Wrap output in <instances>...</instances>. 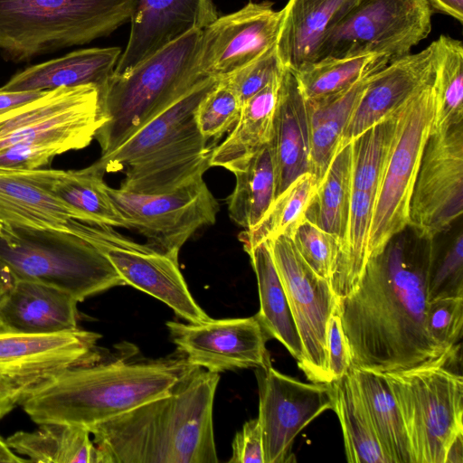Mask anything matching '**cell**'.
<instances>
[{"instance_id":"6da1fadb","label":"cell","mask_w":463,"mask_h":463,"mask_svg":"<svg viewBox=\"0 0 463 463\" xmlns=\"http://www.w3.org/2000/svg\"><path fill=\"white\" fill-rule=\"evenodd\" d=\"M393 237L371 257L356 287L337 299L350 367L389 373L436 363L455 353L426 326L431 247Z\"/></svg>"},{"instance_id":"7a4b0ae2","label":"cell","mask_w":463,"mask_h":463,"mask_svg":"<svg viewBox=\"0 0 463 463\" xmlns=\"http://www.w3.org/2000/svg\"><path fill=\"white\" fill-rule=\"evenodd\" d=\"M218 373L195 369L170 393L89 428L98 463H216Z\"/></svg>"},{"instance_id":"3957f363","label":"cell","mask_w":463,"mask_h":463,"mask_svg":"<svg viewBox=\"0 0 463 463\" xmlns=\"http://www.w3.org/2000/svg\"><path fill=\"white\" fill-rule=\"evenodd\" d=\"M197 368L180 354L141 362L97 361L51 376L21 404L37 424L64 422L89 429L170 393Z\"/></svg>"},{"instance_id":"277c9868","label":"cell","mask_w":463,"mask_h":463,"mask_svg":"<svg viewBox=\"0 0 463 463\" xmlns=\"http://www.w3.org/2000/svg\"><path fill=\"white\" fill-rule=\"evenodd\" d=\"M219 79L198 83L95 165L105 174L122 172L119 188L139 194L169 193L203 176L213 148L198 128L196 109Z\"/></svg>"},{"instance_id":"5b68a950","label":"cell","mask_w":463,"mask_h":463,"mask_svg":"<svg viewBox=\"0 0 463 463\" xmlns=\"http://www.w3.org/2000/svg\"><path fill=\"white\" fill-rule=\"evenodd\" d=\"M202 29L168 43L131 71L112 75L99 91L104 123L95 134L106 156L179 99L203 77L198 69Z\"/></svg>"},{"instance_id":"8992f818","label":"cell","mask_w":463,"mask_h":463,"mask_svg":"<svg viewBox=\"0 0 463 463\" xmlns=\"http://www.w3.org/2000/svg\"><path fill=\"white\" fill-rule=\"evenodd\" d=\"M137 0H0V51L24 61L81 45L130 21Z\"/></svg>"},{"instance_id":"52a82bcc","label":"cell","mask_w":463,"mask_h":463,"mask_svg":"<svg viewBox=\"0 0 463 463\" xmlns=\"http://www.w3.org/2000/svg\"><path fill=\"white\" fill-rule=\"evenodd\" d=\"M0 264L13 279L53 287L78 302L126 285L100 250L67 232L18 228L0 222Z\"/></svg>"},{"instance_id":"ba28073f","label":"cell","mask_w":463,"mask_h":463,"mask_svg":"<svg viewBox=\"0 0 463 463\" xmlns=\"http://www.w3.org/2000/svg\"><path fill=\"white\" fill-rule=\"evenodd\" d=\"M454 354L383 373L403 420L413 463H444L449 442L463 430V378L446 367Z\"/></svg>"},{"instance_id":"9c48e42d","label":"cell","mask_w":463,"mask_h":463,"mask_svg":"<svg viewBox=\"0 0 463 463\" xmlns=\"http://www.w3.org/2000/svg\"><path fill=\"white\" fill-rule=\"evenodd\" d=\"M434 77L435 72L399 110L394 139L373 201L369 259L409 226L413 187L432 129Z\"/></svg>"},{"instance_id":"30bf717a","label":"cell","mask_w":463,"mask_h":463,"mask_svg":"<svg viewBox=\"0 0 463 463\" xmlns=\"http://www.w3.org/2000/svg\"><path fill=\"white\" fill-rule=\"evenodd\" d=\"M432 14L426 0H358L329 32L317 61L369 54L401 59L428 37Z\"/></svg>"},{"instance_id":"8fae6325","label":"cell","mask_w":463,"mask_h":463,"mask_svg":"<svg viewBox=\"0 0 463 463\" xmlns=\"http://www.w3.org/2000/svg\"><path fill=\"white\" fill-rule=\"evenodd\" d=\"M108 194L127 229L175 260L198 230L215 222L219 204L203 176L165 194H139L108 186Z\"/></svg>"},{"instance_id":"7c38bea8","label":"cell","mask_w":463,"mask_h":463,"mask_svg":"<svg viewBox=\"0 0 463 463\" xmlns=\"http://www.w3.org/2000/svg\"><path fill=\"white\" fill-rule=\"evenodd\" d=\"M103 124L94 85L61 87L0 113V151L18 143L61 142L71 150L88 146Z\"/></svg>"},{"instance_id":"4fadbf2b","label":"cell","mask_w":463,"mask_h":463,"mask_svg":"<svg viewBox=\"0 0 463 463\" xmlns=\"http://www.w3.org/2000/svg\"><path fill=\"white\" fill-rule=\"evenodd\" d=\"M67 228L100 250L125 281L171 307L189 323L211 317L195 302L180 271L178 260L120 234L113 227L71 219Z\"/></svg>"},{"instance_id":"5bb4252c","label":"cell","mask_w":463,"mask_h":463,"mask_svg":"<svg viewBox=\"0 0 463 463\" xmlns=\"http://www.w3.org/2000/svg\"><path fill=\"white\" fill-rule=\"evenodd\" d=\"M266 241L301 340L303 360L298 365L310 382L330 383L327 325L337 298L329 281L304 261L291 238L280 235Z\"/></svg>"},{"instance_id":"9a60e30c","label":"cell","mask_w":463,"mask_h":463,"mask_svg":"<svg viewBox=\"0 0 463 463\" xmlns=\"http://www.w3.org/2000/svg\"><path fill=\"white\" fill-rule=\"evenodd\" d=\"M463 213L462 123L431 132L425 145L410 206L409 226L431 241Z\"/></svg>"},{"instance_id":"2e32d148","label":"cell","mask_w":463,"mask_h":463,"mask_svg":"<svg viewBox=\"0 0 463 463\" xmlns=\"http://www.w3.org/2000/svg\"><path fill=\"white\" fill-rule=\"evenodd\" d=\"M259 416L264 463L291 461L298 433L326 410L333 409L330 383H306L269 365L256 368Z\"/></svg>"},{"instance_id":"e0dca14e","label":"cell","mask_w":463,"mask_h":463,"mask_svg":"<svg viewBox=\"0 0 463 463\" xmlns=\"http://www.w3.org/2000/svg\"><path fill=\"white\" fill-rule=\"evenodd\" d=\"M165 325L177 353L193 366L219 373L271 365L266 347L270 337L255 316Z\"/></svg>"},{"instance_id":"ac0fdd59","label":"cell","mask_w":463,"mask_h":463,"mask_svg":"<svg viewBox=\"0 0 463 463\" xmlns=\"http://www.w3.org/2000/svg\"><path fill=\"white\" fill-rule=\"evenodd\" d=\"M282 12L273 3L250 1L236 12L217 16L202 29L198 69L222 78L276 46Z\"/></svg>"},{"instance_id":"d6986e66","label":"cell","mask_w":463,"mask_h":463,"mask_svg":"<svg viewBox=\"0 0 463 463\" xmlns=\"http://www.w3.org/2000/svg\"><path fill=\"white\" fill-rule=\"evenodd\" d=\"M100 335L76 328L54 334H26L0 328V375L35 386L61 371L100 360Z\"/></svg>"},{"instance_id":"ffe728a7","label":"cell","mask_w":463,"mask_h":463,"mask_svg":"<svg viewBox=\"0 0 463 463\" xmlns=\"http://www.w3.org/2000/svg\"><path fill=\"white\" fill-rule=\"evenodd\" d=\"M217 17L213 0H137L130 33L113 74L128 72L160 48Z\"/></svg>"},{"instance_id":"44dd1931","label":"cell","mask_w":463,"mask_h":463,"mask_svg":"<svg viewBox=\"0 0 463 463\" xmlns=\"http://www.w3.org/2000/svg\"><path fill=\"white\" fill-rule=\"evenodd\" d=\"M436 64L434 41L420 52L391 61L374 73L345 128L339 148L399 109L431 79Z\"/></svg>"},{"instance_id":"7402d4cb","label":"cell","mask_w":463,"mask_h":463,"mask_svg":"<svg viewBox=\"0 0 463 463\" xmlns=\"http://www.w3.org/2000/svg\"><path fill=\"white\" fill-rule=\"evenodd\" d=\"M61 170L0 169V222L26 229L68 232L79 214L61 202L52 191Z\"/></svg>"},{"instance_id":"603a6c76","label":"cell","mask_w":463,"mask_h":463,"mask_svg":"<svg viewBox=\"0 0 463 463\" xmlns=\"http://www.w3.org/2000/svg\"><path fill=\"white\" fill-rule=\"evenodd\" d=\"M78 301L53 287L13 279L0 298V328L26 334H54L78 328Z\"/></svg>"},{"instance_id":"cb8c5ba5","label":"cell","mask_w":463,"mask_h":463,"mask_svg":"<svg viewBox=\"0 0 463 463\" xmlns=\"http://www.w3.org/2000/svg\"><path fill=\"white\" fill-rule=\"evenodd\" d=\"M358 0H288L276 43L280 65L290 71L314 62L329 32Z\"/></svg>"},{"instance_id":"d4e9b609","label":"cell","mask_w":463,"mask_h":463,"mask_svg":"<svg viewBox=\"0 0 463 463\" xmlns=\"http://www.w3.org/2000/svg\"><path fill=\"white\" fill-rule=\"evenodd\" d=\"M269 146L274 165L276 197L297 177L310 172L306 100L294 74L284 67Z\"/></svg>"},{"instance_id":"484cf974","label":"cell","mask_w":463,"mask_h":463,"mask_svg":"<svg viewBox=\"0 0 463 463\" xmlns=\"http://www.w3.org/2000/svg\"><path fill=\"white\" fill-rule=\"evenodd\" d=\"M122 53L119 47L74 51L26 68L0 89L7 91H45L61 87L94 85L99 90L114 72Z\"/></svg>"},{"instance_id":"4316f807","label":"cell","mask_w":463,"mask_h":463,"mask_svg":"<svg viewBox=\"0 0 463 463\" xmlns=\"http://www.w3.org/2000/svg\"><path fill=\"white\" fill-rule=\"evenodd\" d=\"M281 72L242 103L240 118L227 137L211 152L209 165L232 174L241 170L269 143L278 102Z\"/></svg>"},{"instance_id":"83f0119b","label":"cell","mask_w":463,"mask_h":463,"mask_svg":"<svg viewBox=\"0 0 463 463\" xmlns=\"http://www.w3.org/2000/svg\"><path fill=\"white\" fill-rule=\"evenodd\" d=\"M373 74L336 93L305 99L309 131L310 173L318 184L338 150L345 128Z\"/></svg>"},{"instance_id":"f1b7e54d","label":"cell","mask_w":463,"mask_h":463,"mask_svg":"<svg viewBox=\"0 0 463 463\" xmlns=\"http://www.w3.org/2000/svg\"><path fill=\"white\" fill-rule=\"evenodd\" d=\"M244 250L257 279L260 310L255 317L269 337L280 342L299 364L303 360L301 340L268 242Z\"/></svg>"},{"instance_id":"f546056e","label":"cell","mask_w":463,"mask_h":463,"mask_svg":"<svg viewBox=\"0 0 463 463\" xmlns=\"http://www.w3.org/2000/svg\"><path fill=\"white\" fill-rule=\"evenodd\" d=\"M349 369L388 462L413 463L403 420L384 373L362 368Z\"/></svg>"},{"instance_id":"4dcf8cb0","label":"cell","mask_w":463,"mask_h":463,"mask_svg":"<svg viewBox=\"0 0 463 463\" xmlns=\"http://www.w3.org/2000/svg\"><path fill=\"white\" fill-rule=\"evenodd\" d=\"M7 445L31 462L98 463L97 449L89 429L64 422H43L33 431H17L5 439Z\"/></svg>"},{"instance_id":"1f68e13d","label":"cell","mask_w":463,"mask_h":463,"mask_svg":"<svg viewBox=\"0 0 463 463\" xmlns=\"http://www.w3.org/2000/svg\"><path fill=\"white\" fill-rule=\"evenodd\" d=\"M333 411L339 420L347 462L389 463L373 429L368 412L349 371L331 383Z\"/></svg>"},{"instance_id":"d6a6232c","label":"cell","mask_w":463,"mask_h":463,"mask_svg":"<svg viewBox=\"0 0 463 463\" xmlns=\"http://www.w3.org/2000/svg\"><path fill=\"white\" fill-rule=\"evenodd\" d=\"M233 175L235 187L228 197L230 218L244 230H252L263 219L275 199V172L269 144Z\"/></svg>"},{"instance_id":"836d02e7","label":"cell","mask_w":463,"mask_h":463,"mask_svg":"<svg viewBox=\"0 0 463 463\" xmlns=\"http://www.w3.org/2000/svg\"><path fill=\"white\" fill-rule=\"evenodd\" d=\"M104 175L95 163L80 170H61L53 181L52 191L79 214L80 222L126 228L108 194Z\"/></svg>"},{"instance_id":"e575fe53","label":"cell","mask_w":463,"mask_h":463,"mask_svg":"<svg viewBox=\"0 0 463 463\" xmlns=\"http://www.w3.org/2000/svg\"><path fill=\"white\" fill-rule=\"evenodd\" d=\"M373 201L371 194L353 190L348 222L330 281L337 299L356 287L369 260V231Z\"/></svg>"},{"instance_id":"d590c367","label":"cell","mask_w":463,"mask_h":463,"mask_svg":"<svg viewBox=\"0 0 463 463\" xmlns=\"http://www.w3.org/2000/svg\"><path fill=\"white\" fill-rule=\"evenodd\" d=\"M318 183L307 172L297 177L281 194L277 195L260 222L252 230L239 234L243 249L250 248L267 240L284 235L292 238L307 218Z\"/></svg>"},{"instance_id":"8d00e7d4","label":"cell","mask_w":463,"mask_h":463,"mask_svg":"<svg viewBox=\"0 0 463 463\" xmlns=\"http://www.w3.org/2000/svg\"><path fill=\"white\" fill-rule=\"evenodd\" d=\"M351 143L339 148L319 182L307 216L340 239L345 236L352 197Z\"/></svg>"},{"instance_id":"74e56055","label":"cell","mask_w":463,"mask_h":463,"mask_svg":"<svg viewBox=\"0 0 463 463\" xmlns=\"http://www.w3.org/2000/svg\"><path fill=\"white\" fill-rule=\"evenodd\" d=\"M390 62L385 55L381 54L326 58L307 63L291 71L305 99L311 100L336 93L381 71Z\"/></svg>"},{"instance_id":"f35d334b","label":"cell","mask_w":463,"mask_h":463,"mask_svg":"<svg viewBox=\"0 0 463 463\" xmlns=\"http://www.w3.org/2000/svg\"><path fill=\"white\" fill-rule=\"evenodd\" d=\"M434 77L435 108L431 132L442 131L463 119V44L448 35L437 40Z\"/></svg>"},{"instance_id":"ab89813d","label":"cell","mask_w":463,"mask_h":463,"mask_svg":"<svg viewBox=\"0 0 463 463\" xmlns=\"http://www.w3.org/2000/svg\"><path fill=\"white\" fill-rule=\"evenodd\" d=\"M400 109L351 142L353 190L367 192L375 197L394 139Z\"/></svg>"},{"instance_id":"60d3db41","label":"cell","mask_w":463,"mask_h":463,"mask_svg":"<svg viewBox=\"0 0 463 463\" xmlns=\"http://www.w3.org/2000/svg\"><path fill=\"white\" fill-rule=\"evenodd\" d=\"M291 240L309 268L330 283L340 254V239L321 229L307 217Z\"/></svg>"},{"instance_id":"b9f144b4","label":"cell","mask_w":463,"mask_h":463,"mask_svg":"<svg viewBox=\"0 0 463 463\" xmlns=\"http://www.w3.org/2000/svg\"><path fill=\"white\" fill-rule=\"evenodd\" d=\"M241 107L234 90L219 79L196 109V121L202 135L209 142L230 132L240 118Z\"/></svg>"},{"instance_id":"7bdbcfd3","label":"cell","mask_w":463,"mask_h":463,"mask_svg":"<svg viewBox=\"0 0 463 463\" xmlns=\"http://www.w3.org/2000/svg\"><path fill=\"white\" fill-rule=\"evenodd\" d=\"M427 292L429 300L440 297L463 296L462 233L457 236L439 260L430 257Z\"/></svg>"},{"instance_id":"ee69618b","label":"cell","mask_w":463,"mask_h":463,"mask_svg":"<svg viewBox=\"0 0 463 463\" xmlns=\"http://www.w3.org/2000/svg\"><path fill=\"white\" fill-rule=\"evenodd\" d=\"M426 326L432 339L453 350L462 335L463 296L440 297L428 301Z\"/></svg>"},{"instance_id":"f6af8a7d","label":"cell","mask_w":463,"mask_h":463,"mask_svg":"<svg viewBox=\"0 0 463 463\" xmlns=\"http://www.w3.org/2000/svg\"><path fill=\"white\" fill-rule=\"evenodd\" d=\"M281 70L275 46L250 63L220 79L234 90L243 103L275 79Z\"/></svg>"},{"instance_id":"bcb514c9","label":"cell","mask_w":463,"mask_h":463,"mask_svg":"<svg viewBox=\"0 0 463 463\" xmlns=\"http://www.w3.org/2000/svg\"><path fill=\"white\" fill-rule=\"evenodd\" d=\"M71 150L54 141L18 143L0 151L1 170H33L50 162L55 156Z\"/></svg>"},{"instance_id":"7dc6e473","label":"cell","mask_w":463,"mask_h":463,"mask_svg":"<svg viewBox=\"0 0 463 463\" xmlns=\"http://www.w3.org/2000/svg\"><path fill=\"white\" fill-rule=\"evenodd\" d=\"M326 349L327 370L333 382L344 376L350 368L348 346L336 308L328 320Z\"/></svg>"},{"instance_id":"c3c4849f","label":"cell","mask_w":463,"mask_h":463,"mask_svg":"<svg viewBox=\"0 0 463 463\" xmlns=\"http://www.w3.org/2000/svg\"><path fill=\"white\" fill-rule=\"evenodd\" d=\"M231 463H264L261 429L258 418L246 421L234 436Z\"/></svg>"},{"instance_id":"681fc988","label":"cell","mask_w":463,"mask_h":463,"mask_svg":"<svg viewBox=\"0 0 463 463\" xmlns=\"http://www.w3.org/2000/svg\"><path fill=\"white\" fill-rule=\"evenodd\" d=\"M34 386L25 380L0 375V419L21 403Z\"/></svg>"},{"instance_id":"f907efd6","label":"cell","mask_w":463,"mask_h":463,"mask_svg":"<svg viewBox=\"0 0 463 463\" xmlns=\"http://www.w3.org/2000/svg\"><path fill=\"white\" fill-rule=\"evenodd\" d=\"M44 91H7L0 89V113L5 112L33 99Z\"/></svg>"},{"instance_id":"816d5d0a","label":"cell","mask_w":463,"mask_h":463,"mask_svg":"<svg viewBox=\"0 0 463 463\" xmlns=\"http://www.w3.org/2000/svg\"><path fill=\"white\" fill-rule=\"evenodd\" d=\"M432 12L442 13L463 23V0H426Z\"/></svg>"},{"instance_id":"f5cc1de1","label":"cell","mask_w":463,"mask_h":463,"mask_svg":"<svg viewBox=\"0 0 463 463\" xmlns=\"http://www.w3.org/2000/svg\"><path fill=\"white\" fill-rule=\"evenodd\" d=\"M463 462V430L458 431L449 442L444 463Z\"/></svg>"},{"instance_id":"db71d44e","label":"cell","mask_w":463,"mask_h":463,"mask_svg":"<svg viewBox=\"0 0 463 463\" xmlns=\"http://www.w3.org/2000/svg\"><path fill=\"white\" fill-rule=\"evenodd\" d=\"M29 459H24L17 456L12 449L7 445L6 441L0 436V462L5 463H22L28 462Z\"/></svg>"},{"instance_id":"11a10c76","label":"cell","mask_w":463,"mask_h":463,"mask_svg":"<svg viewBox=\"0 0 463 463\" xmlns=\"http://www.w3.org/2000/svg\"><path fill=\"white\" fill-rule=\"evenodd\" d=\"M13 279L5 267L0 264V298L12 284Z\"/></svg>"}]
</instances>
